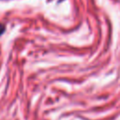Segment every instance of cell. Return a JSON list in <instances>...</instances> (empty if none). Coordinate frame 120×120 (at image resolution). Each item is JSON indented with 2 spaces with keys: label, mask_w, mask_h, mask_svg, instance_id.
<instances>
[{
  "label": "cell",
  "mask_w": 120,
  "mask_h": 120,
  "mask_svg": "<svg viewBox=\"0 0 120 120\" xmlns=\"http://www.w3.org/2000/svg\"><path fill=\"white\" fill-rule=\"evenodd\" d=\"M4 30H5V27H4V25L0 23V35H1V34L4 32Z\"/></svg>",
  "instance_id": "6da1fadb"
}]
</instances>
